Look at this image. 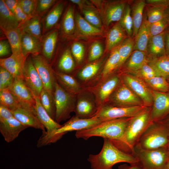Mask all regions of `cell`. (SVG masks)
<instances>
[{
    "mask_svg": "<svg viewBox=\"0 0 169 169\" xmlns=\"http://www.w3.org/2000/svg\"><path fill=\"white\" fill-rule=\"evenodd\" d=\"M18 28L22 33H26L41 39L43 36L42 18L36 15L20 24Z\"/></svg>",
    "mask_w": 169,
    "mask_h": 169,
    "instance_id": "484cf974",
    "label": "cell"
},
{
    "mask_svg": "<svg viewBox=\"0 0 169 169\" xmlns=\"http://www.w3.org/2000/svg\"><path fill=\"white\" fill-rule=\"evenodd\" d=\"M8 89L22 106L34 109L36 101L34 95L23 79L15 78Z\"/></svg>",
    "mask_w": 169,
    "mask_h": 169,
    "instance_id": "7c38bea8",
    "label": "cell"
},
{
    "mask_svg": "<svg viewBox=\"0 0 169 169\" xmlns=\"http://www.w3.org/2000/svg\"><path fill=\"white\" fill-rule=\"evenodd\" d=\"M21 49L23 56L27 58L30 55H37L41 54V39L26 33H22Z\"/></svg>",
    "mask_w": 169,
    "mask_h": 169,
    "instance_id": "603a6c76",
    "label": "cell"
},
{
    "mask_svg": "<svg viewBox=\"0 0 169 169\" xmlns=\"http://www.w3.org/2000/svg\"><path fill=\"white\" fill-rule=\"evenodd\" d=\"M14 14L18 21L19 25L24 23L31 18L28 16L23 11L18 5L15 9Z\"/></svg>",
    "mask_w": 169,
    "mask_h": 169,
    "instance_id": "9f6ffc18",
    "label": "cell"
},
{
    "mask_svg": "<svg viewBox=\"0 0 169 169\" xmlns=\"http://www.w3.org/2000/svg\"><path fill=\"white\" fill-rule=\"evenodd\" d=\"M164 18L166 21L169 27V5L165 9L164 15Z\"/></svg>",
    "mask_w": 169,
    "mask_h": 169,
    "instance_id": "be15d7a7",
    "label": "cell"
},
{
    "mask_svg": "<svg viewBox=\"0 0 169 169\" xmlns=\"http://www.w3.org/2000/svg\"><path fill=\"white\" fill-rule=\"evenodd\" d=\"M0 105L11 111L21 106L8 88L0 90Z\"/></svg>",
    "mask_w": 169,
    "mask_h": 169,
    "instance_id": "60d3db41",
    "label": "cell"
},
{
    "mask_svg": "<svg viewBox=\"0 0 169 169\" xmlns=\"http://www.w3.org/2000/svg\"><path fill=\"white\" fill-rule=\"evenodd\" d=\"M103 139V146L100 152L90 154L87 158L91 169H113L115 164L122 162L130 164L138 163V159L132 154L120 150L110 140Z\"/></svg>",
    "mask_w": 169,
    "mask_h": 169,
    "instance_id": "6da1fadb",
    "label": "cell"
},
{
    "mask_svg": "<svg viewBox=\"0 0 169 169\" xmlns=\"http://www.w3.org/2000/svg\"><path fill=\"white\" fill-rule=\"evenodd\" d=\"M71 94L56 81L53 96L56 108L55 120L59 123L69 118L70 113L75 110Z\"/></svg>",
    "mask_w": 169,
    "mask_h": 169,
    "instance_id": "8992f818",
    "label": "cell"
},
{
    "mask_svg": "<svg viewBox=\"0 0 169 169\" xmlns=\"http://www.w3.org/2000/svg\"><path fill=\"white\" fill-rule=\"evenodd\" d=\"M70 48H67L61 55L58 63V67L61 72L69 73L74 67V63Z\"/></svg>",
    "mask_w": 169,
    "mask_h": 169,
    "instance_id": "74e56055",
    "label": "cell"
},
{
    "mask_svg": "<svg viewBox=\"0 0 169 169\" xmlns=\"http://www.w3.org/2000/svg\"><path fill=\"white\" fill-rule=\"evenodd\" d=\"M118 169H141L139 164H127L121 165L118 166Z\"/></svg>",
    "mask_w": 169,
    "mask_h": 169,
    "instance_id": "94428289",
    "label": "cell"
},
{
    "mask_svg": "<svg viewBox=\"0 0 169 169\" xmlns=\"http://www.w3.org/2000/svg\"><path fill=\"white\" fill-rule=\"evenodd\" d=\"M128 37L119 22H117L108 31L106 39V48L111 50Z\"/></svg>",
    "mask_w": 169,
    "mask_h": 169,
    "instance_id": "4316f807",
    "label": "cell"
},
{
    "mask_svg": "<svg viewBox=\"0 0 169 169\" xmlns=\"http://www.w3.org/2000/svg\"><path fill=\"white\" fill-rule=\"evenodd\" d=\"M151 109V107H148L138 114L131 117L122 138L119 141H111L112 143L121 151L132 154L142 135L152 122Z\"/></svg>",
    "mask_w": 169,
    "mask_h": 169,
    "instance_id": "7a4b0ae2",
    "label": "cell"
},
{
    "mask_svg": "<svg viewBox=\"0 0 169 169\" xmlns=\"http://www.w3.org/2000/svg\"><path fill=\"white\" fill-rule=\"evenodd\" d=\"M64 6L63 2L58 1L42 18L43 35L54 29L62 14Z\"/></svg>",
    "mask_w": 169,
    "mask_h": 169,
    "instance_id": "44dd1931",
    "label": "cell"
},
{
    "mask_svg": "<svg viewBox=\"0 0 169 169\" xmlns=\"http://www.w3.org/2000/svg\"><path fill=\"white\" fill-rule=\"evenodd\" d=\"M12 52L10 44L6 39H1L0 41V57H3L10 56Z\"/></svg>",
    "mask_w": 169,
    "mask_h": 169,
    "instance_id": "11a10c76",
    "label": "cell"
},
{
    "mask_svg": "<svg viewBox=\"0 0 169 169\" xmlns=\"http://www.w3.org/2000/svg\"><path fill=\"white\" fill-rule=\"evenodd\" d=\"M144 81L153 90L161 92L169 91V83L167 79L164 77L156 76Z\"/></svg>",
    "mask_w": 169,
    "mask_h": 169,
    "instance_id": "b9f144b4",
    "label": "cell"
},
{
    "mask_svg": "<svg viewBox=\"0 0 169 169\" xmlns=\"http://www.w3.org/2000/svg\"><path fill=\"white\" fill-rule=\"evenodd\" d=\"M147 60L146 53L138 50L133 51L123 64L125 71L135 74Z\"/></svg>",
    "mask_w": 169,
    "mask_h": 169,
    "instance_id": "f1b7e54d",
    "label": "cell"
},
{
    "mask_svg": "<svg viewBox=\"0 0 169 169\" xmlns=\"http://www.w3.org/2000/svg\"><path fill=\"white\" fill-rule=\"evenodd\" d=\"M14 117L12 111L7 107L0 105V120Z\"/></svg>",
    "mask_w": 169,
    "mask_h": 169,
    "instance_id": "6f0895ef",
    "label": "cell"
},
{
    "mask_svg": "<svg viewBox=\"0 0 169 169\" xmlns=\"http://www.w3.org/2000/svg\"><path fill=\"white\" fill-rule=\"evenodd\" d=\"M148 64L153 69L157 76L169 79V55L147 59Z\"/></svg>",
    "mask_w": 169,
    "mask_h": 169,
    "instance_id": "4dcf8cb0",
    "label": "cell"
},
{
    "mask_svg": "<svg viewBox=\"0 0 169 169\" xmlns=\"http://www.w3.org/2000/svg\"><path fill=\"white\" fill-rule=\"evenodd\" d=\"M132 154L138 159L141 169H165L169 161V146L146 150L137 144Z\"/></svg>",
    "mask_w": 169,
    "mask_h": 169,
    "instance_id": "277c9868",
    "label": "cell"
},
{
    "mask_svg": "<svg viewBox=\"0 0 169 169\" xmlns=\"http://www.w3.org/2000/svg\"><path fill=\"white\" fill-rule=\"evenodd\" d=\"M167 81H168V83H169V79H167Z\"/></svg>",
    "mask_w": 169,
    "mask_h": 169,
    "instance_id": "003e7915",
    "label": "cell"
},
{
    "mask_svg": "<svg viewBox=\"0 0 169 169\" xmlns=\"http://www.w3.org/2000/svg\"><path fill=\"white\" fill-rule=\"evenodd\" d=\"M26 59L12 54L9 57L0 58V65L10 73L15 78L23 79V68Z\"/></svg>",
    "mask_w": 169,
    "mask_h": 169,
    "instance_id": "7402d4cb",
    "label": "cell"
},
{
    "mask_svg": "<svg viewBox=\"0 0 169 169\" xmlns=\"http://www.w3.org/2000/svg\"><path fill=\"white\" fill-rule=\"evenodd\" d=\"M39 98L43 107L51 118L55 120L56 108L54 96L43 89Z\"/></svg>",
    "mask_w": 169,
    "mask_h": 169,
    "instance_id": "f35d334b",
    "label": "cell"
},
{
    "mask_svg": "<svg viewBox=\"0 0 169 169\" xmlns=\"http://www.w3.org/2000/svg\"><path fill=\"white\" fill-rule=\"evenodd\" d=\"M152 91L153 103L151 109V121H161L169 115V91L161 92L152 90Z\"/></svg>",
    "mask_w": 169,
    "mask_h": 169,
    "instance_id": "4fadbf2b",
    "label": "cell"
},
{
    "mask_svg": "<svg viewBox=\"0 0 169 169\" xmlns=\"http://www.w3.org/2000/svg\"><path fill=\"white\" fill-rule=\"evenodd\" d=\"M135 75L144 81L157 76L153 69L147 63V60Z\"/></svg>",
    "mask_w": 169,
    "mask_h": 169,
    "instance_id": "f907efd6",
    "label": "cell"
},
{
    "mask_svg": "<svg viewBox=\"0 0 169 169\" xmlns=\"http://www.w3.org/2000/svg\"><path fill=\"white\" fill-rule=\"evenodd\" d=\"M14 117L22 124L29 127L42 130L45 132V128L41 123L34 109L26 108L21 105L12 111Z\"/></svg>",
    "mask_w": 169,
    "mask_h": 169,
    "instance_id": "ac0fdd59",
    "label": "cell"
},
{
    "mask_svg": "<svg viewBox=\"0 0 169 169\" xmlns=\"http://www.w3.org/2000/svg\"><path fill=\"white\" fill-rule=\"evenodd\" d=\"M113 99L117 106H118L145 105L141 100L125 83L122 84L116 90Z\"/></svg>",
    "mask_w": 169,
    "mask_h": 169,
    "instance_id": "2e32d148",
    "label": "cell"
},
{
    "mask_svg": "<svg viewBox=\"0 0 169 169\" xmlns=\"http://www.w3.org/2000/svg\"><path fill=\"white\" fill-rule=\"evenodd\" d=\"M75 23L74 8L69 5L65 11L61 23V30L63 36L68 37L74 33Z\"/></svg>",
    "mask_w": 169,
    "mask_h": 169,
    "instance_id": "1f68e13d",
    "label": "cell"
},
{
    "mask_svg": "<svg viewBox=\"0 0 169 169\" xmlns=\"http://www.w3.org/2000/svg\"><path fill=\"white\" fill-rule=\"evenodd\" d=\"M165 31L162 33L150 37L146 50L147 59L158 57L166 55L165 43Z\"/></svg>",
    "mask_w": 169,
    "mask_h": 169,
    "instance_id": "cb8c5ba5",
    "label": "cell"
},
{
    "mask_svg": "<svg viewBox=\"0 0 169 169\" xmlns=\"http://www.w3.org/2000/svg\"><path fill=\"white\" fill-rule=\"evenodd\" d=\"M125 84L142 101L145 105L151 107L153 103L152 90L145 81L140 78L125 74L123 77Z\"/></svg>",
    "mask_w": 169,
    "mask_h": 169,
    "instance_id": "8fae6325",
    "label": "cell"
},
{
    "mask_svg": "<svg viewBox=\"0 0 169 169\" xmlns=\"http://www.w3.org/2000/svg\"><path fill=\"white\" fill-rule=\"evenodd\" d=\"M147 107L144 105L131 107L105 105L97 109L93 117H97L102 121L131 118L138 114Z\"/></svg>",
    "mask_w": 169,
    "mask_h": 169,
    "instance_id": "52a82bcc",
    "label": "cell"
},
{
    "mask_svg": "<svg viewBox=\"0 0 169 169\" xmlns=\"http://www.w3.org/2000/svg\"><path fill=\"white\" fill-rule=\"evenodd\" d=\"M165 43L166 54L169 55V27L165 31Z\"/></svg>",
    "mask_w": 169,
    "mask_h": 169,
    "instance_id": "91938a15",
    "label": "cell"
},
{
    "mask_svg": "<svg viewBox=\"0 0 169 169\" xmlns=\"http://www.w3.org/2000/svg\"><path fill=\"white\" fill-rule=\"evenodd\" d=\"M15 79L8 71L0 66V90L8 88L13 82Z\"/></svg>",
    "mask_w": 169,
    "mask_h": 169,
    "instance_id": "c3c4849f",
    "label": "cell"
},
{
    "mask_svg": "<svg viewBox=\"0 0 169 169\" xmlns=\"http://www.w3.org/2000/svg\"><path fill=\"white\" fill-rule=\"evenodd\" d=\"M23 79L33 94L39 97L43 85L40 76L32 62L30 55L26 59L24 66Z\"/></svg>",
    "mask_w": 169,
    "mask_h": 169,
    "instance_id": "5bb4252c",
    "label": "cell"
},
{
    "mask_svg": "<svg viewBox=\"0 0 169 169\" xmlns=\"http://www.w3.org/2000/svg\"><path fill=\"white\" fill-rule=\"evenodd\" d=\"M2 31L10 44L12 54L25 58L21 51V39L22 33L18 28L14 29Z\"/></svg>",
    "mask_w": 169,
    "mask_h": 169,
    "instance_id": "d6a6232c",
    "label": "cell"
},
{
    "mask_svg": "<svg viewBox=\"0 0 169 169\" xmlns=\"http://www.w3.org/2000/svg\"><path fill=\"white\" fill-rule=\"evenodd\" d=\"M30 55L33 64L42 80L43 89L53 95L56 81L54 72L50 64L41 54Z\"/></svg>",
    "mask_w": 169,
    "mask_h": 169,
    "instance_id": "30bf717a",
    "label": "cell"
},
{
    "mask_svg": "<svg viewBox=\"0 0 169 169\" xmlns=\"http://www.w3.org/2000/svg\"><path fill=\"white\" fill-rule=\"evenodd\" d=\"M38 0H18V5L29 17L37 15Z\"/></svg>",
    "mask_w": 169,
    "mask_h": 169,
    "instance_id": "bcb514c9",
    "label": "cell"
},
{
    "mask_svg": "<svg viewBox=\"0 0 169 169\" xmlns=\"http://www.w3.org/2000/svg\"><path fill=\"white\" fill-rule=\"evenodd\" d=\"M72 55L79 63H81L83 59L84 54V47L80 43L74 42L71 46L70 48Z\"/></svg>",
    "mask_w": 169,
    "mask_h": 169,
    "instance_id": "f5cc1de1",
    "label": "cell"
},
{
    "mask_svg": "<svg viewBox=\"0 0 169 169\" xmlns=\"http://www.w3.org/2000/svg\"><path fill=\"white\" fill-rule=\"evenodd\" d=\"M165 169H169V161L167 163Z\"/></svg>",
    "mask_w": 169,
    "mask_h": 169,
    "instance_id": "03108f58",
    "label": "cell"
},
{
    "mask_svg": "<svg viewBox=\"0 0 169 169\" xmlns=\"http://www.w3.org/2000/svg\"><path fill=\"white\" fill-rule=\"evenodd\" d=\"M8 8L13 14L18 5V0H3Z\"/></svg>",
    "mask_w": 169,
    "mask_h": 169,
    "instance_id": "680465c9",
    "label": "cell"
},
{
    "mask_svg": "<svg viewBox=\"0 0 169 169\" xmlns=\"http://www.w3.org/2000/svg\"><path fill=\"white\" fill-rule=\"evenodd\" d=\"M70 1L72 3L77 4L82 10L85 8V7L86 6L85 4L88 3L85 0H71Z\"/></svg>",
    "mask_w": 169,
    "mask_h": 169,
    "instance_id": "6125c7cd",
    "label": "cell"
},
{
    "mask_svg": "<svg viewBox=\"0 0 169 169\" xmlns=\"http://www.w3.org/2000/svg\"><path fill=\"white\" fill-rule=\"evenodd\" d=\"M129 1H110L106 3L102 14L103 22L106 26H108L113 22L120 21Z\"/></svg>",
    "mask_w": 169,
    "mask_h": 169,
    "instance_id": "9a60e30c",
    "label": "cell"
},
{
    "mask_svg": "<svg viewBox=\"0 0 169 169\" xmlns=\"http://www.w3.org/2000/svg\"><path fill=\"white\" fill-rule=\"evenodd\" d=\"M146 150L156 149L169 146V128L162 122H152L137 144Z\"/></svg>",
    "mask_w": 169,
    "mask_h": 169,
    "instance_id": "5b68a950",
    "label": "cell"
},
{
    "mask_svg": "<svg viewBox=\"0 0 169 169\" xmlns=\"http://www.w3.org/2000/svg\"><path fill=\"white\" fill-rule=\"evenodd\" d=\"M160 121L162 122L169 128V115Z\"/></svg>",
    "mask_w": 169,
    "mask_h": 169,
    "instance_id": "e7e4bbea",
    "label": "cell"
},
{
    "mask_svg": "<svg viewBox=\"0 0 169 169\" xmlns=\"http://www.w3.org/2000/svg\"><path fill=\"white\" fill-rule=\"evenodd\" d=\"M103 52V46L100 43L95 42L91 45L89 56V60L92 62L98 59Z\"/></svg>",
    "mask_w": 169,
    "mask_h": 169,
    "instance_id": "db71d44e",
    "label": "cell"
},
{
    "mask_svg": "<svg viewBox=\"0 0 169 169\" xmlns=\"http://www.w3.org/2000/svg\"><path fill=\"white\" fill-rule=\"evenodd\" d=\"M84 18L90 23L100 29L102 27L101 19L97 12L90 9H83L82 10Z\"/></svg>",
    "mask_w": 169,
    "mask_h": 169,
    "instance_id": "7dc6e473",
    "label": "cell"
},
{
    "mask_svg": "<svg viewBox=\"0 0 169 169\" xmlns=\"http://www.w3.org/2000/svg\"><path fill=\"white\" fill-rule=\"evenodd\" d=\"M111 50L102 71V75L104 77L110 74L115 69L118 68L120 62V57L118 46Z\"/></svg>",
    "mask_w": 169,
    "mask_h": 169,
    "instance_id": "ab89813d",
    "label": "cell"
},
{
    "mask_svg": "<svg viewBox=\"0 0 169 169\" xmlns=\"http://www.w3.org/2000/svg\"><path fill=\"white\" fill-rule=\"evenodd\" d=\"M101 64L100 62H94L87 64L79 73V77L84 80L89 79L97 73Z\"/></svg>",
    "mask_w": 169,
    "mask_h": 169,
    "instance_id": "f6af8a7d",
    "label": "cell"
},
{
    "mask_svg": "<svg viewBox=\"0 0 169 169\" xmlns=\"http://www.w3.org/2000/svg\"><path fill=\"white\" fill-rule=\"evenodd\" d=\"M130 1L127 4L119 23L128 37H133V22L131 14Z\"/></svg>",
    "mask_w": 169,
    "mask_h": 169,
    "instance_id": "7bdbcfd3",
    "label": "cell"
},
{
    "mask_svg": "<svg viewBox=\"0 0 169 169\" xmlns=\"http://www.w3.org/2000/svg\"><path fill=\"white\" fill-rule=\"evenodd\" d=\"M131 118L103 121L90 128L76 131L75 136L77 138L85 140L91 137L99 136L111 142L119 141L123 137Z\"/></svg>",
    "mask_w": 169,
    "mask_h": 169,
    "instance_id": "3957f363",
    "label": "cell"
},
{
    "mask_svg": "<svg viewBox=\"0 0 169 169\" xmlns=\"http://www.w3.org/2000/svg\"><path fill=\"white\" fill-rule=\"evenodd\" d=\"M134 38L128 37L118 46L120 61L118 68L122 66L133 51Z\"/></svg>",
    "mask_w": 169,
    "mask_h": 169,
    "instance_id": "8d00e7d4",
    "label": "cell"
},
{
    "mask_svg": "<svg viewBox=\"0 0 169 169\" xmlns=\"http://www.w3.org/2000/svg\"><path fill=\"white\" fill-rule=\"evenodd\" d=\"M102 121L99 118L95 116L89 118H81L74 116L54 132L48 144L56 142L69 132L88 129Z\"/></svg>",
    "mask_w": 169,
    "mask_h": 169,
    "instance_id": "9c48e42d",
    "label": "cell"
},
{
    "mask_svg": "<svg viewBox=\"0 0 169 169\" xmlns=\"http://www.w3.org/2000/svg\"><path fill=\"white\" fill-rule=\"evenodd\" d=\"M34 96L36 101L34 108L36 114L41 123L46 129V131L43 132L37 142V146L40 147L48 144L54 132L62 125L51 118L42 105L39 97Z\"/></svg>",
    "mask_w": 169,
    "mask_h": 169,
    "instance_id": "ba28073f",
    "label": "cell"
},
{
    "mask_svg": "<svg viewBox=\"0 0 169 169\" xmlns=\"http://www.w3.org/2000/svg\"><path fill=\"white\" fill-rule=\"evenodd\" d=\"M54 74L59 84L69 93L72 94L79 90V84L72 76L61 72H54Z\"/></svg>",
    "mask_w": 169,
    "mask_h": 169,
    "instance_id": "836d02e7",
    "label": "cell"
},
{
    "mask_svg": "<svg viewBox=\"0 0 169 169\" xmlns=\"http://www.w3.org/2000/svg\"><path fill=\"white\" fill-rule=\"evenodd\" d=\"M57 2L55 0H38L37 15L42 18Z\"/></svg>",
    "mask_w": 169,
    "mask_h": 169,
    "instance_id": "681fc988",
    "label": "cell"
},
{
    "mask_svg": "<svg viewBox=\"0 0 169 169\" xmlns=\"http://www.w3.org/2000/svg\"><path fill=\"white\" fill-rule=\"evenodd\" d=\"M168 27L164 18L152 23L149 24V29L151 37L159 34Z\"/></svg>",
    "mask_w": 169,
    "mask_h": 169,
    "instance_id": "816d5d0a",
    "label": "cell"
},
{
    "mask_svg": "<svg viewBox=\"0 0 169 169\" xmlns=\"http://www.w3.org/2000/svg\"><path fill=\"white\" fill-rule=\"evenodd\" d=\"M58 35V30L54 29L43 35L41 38V54L50 64L54 55Z\"/></svg>",
    "mask_w": 169,
    "mask_h": 169,
    "instance_id": "ffe728a7",
    "label": "cell"
},
{
    "mask_svg": "<svg viewBox=\"0 0 169 169\" xmlns=\"http://www.w3.org/2000/svg\"><path fill=\"white\" fill-rule=\"evenodd\" d=\"M75 110L76 116L81 118L92 117L97 111L93 104L85 99H81L79 101Z\"/></svg>",
    "mask_w": 169,
    "mask_h": 169,
    "instance_id": "d590c367",
    "label": "cell"
},
{
    "mask_svg": "<svg viewBox=\"0 0 169 169\" xmlns=\"http://www.w3.org/2000/svg\"><path fill=\"white\" fill-rule=\"evenodd\" d=\"M149 26L146 15L144 13L142 24L134 38L133 50H138L146 53L147 44L151 37Z\"/></svg>",
    "mask_w": 169,
    "mask_h": 169,
    "instance_id": "83f0119b",
    "label": "cell"
},
{
    "mask_svg": "<svg viewBox=\"0 0 169 169\" xmlns=\"http://www.w3.org/2000/svg\"><path fill=\"white\" fill-rule=\"evenodd\" d=\"M130 4L133 22V37L135 38L143 21L146 0H130Z\"/></svg>",
    "mask_w": 169,
    "mask_h": 169,
    "instance_id": "d4e9b609",
    "label": "cell"
},
{
    "mask_svg": "<svg viewBox=\"0 0 169 169\" xmlns=\"http://www.w3.org/2000/svg\"><path fill=\"white\" fill-rule=\"evenodd\" d=\"M169 5V0H146L145 14L149 24L164 18L165 10Z\"/></svg>",
    "mask_w": 169,
    "mask_h": 169,
    "instance_id": "d6986e66",
    "label": "cell"
},
{
    "mask_svg": "<svg viewBox=\"0 0 169 169\" xmlns=\"http://www.w3.org/2000/svg\"><path fill=\"white\" fill-rule=\"evenodd\" d=\"M19 23L14 15L5 5L3 0H0V27L1 30L17 28Z\"/></svg>",
    "mask_w": 169,
    "mask_h": 169,
    "instance_id": "f546056e",
    "label": "cell"
},
{
    "mask_svg": "<svg viewBox=\"0 0 169 169\" xmlns=\"http://www.w3.org/2000/svg\"><path fill=\"white\" fill-rule=\"evenodd\" d=\"M119 79L115 76L106 81L100 87L99 95L101 100L104 101L114 91L118 85Z\"/></svg>",
    "mask_w": 169,
    "mask_h": 169,
    "instance_id": "ee69618b",
    "label": "cell"
},
{
    "mask_svg": "<svg viewBox=\"0 0 169 169\" xmlns=\"http://www.w3.org/2000/svg\"><path fill=\"white\" fill-rule=\"evenodd\" d=\"M29 127L14 117L0 120V132L7 142L14 141L21 131Z\"/></svg>",
    "mask_w": 169,
    "mask_h": 169,
    "instance_id": "e0dca14e",
    "label": "cell"
},
{
    "mask_svg": "<svg viewBox=\"0 0 169 169\" xmlns=\"http://www.w3.org/2000/svg\"><path fill=\"white\" fill-rule=\"evenodd\" d=\"M75 23L78 30L82 34L86 36L99 34L101 30L93 25L83 18L79 13L75 16Z\"/></svg>",
    "mask_w": 169,
    "mask_h": 169,
    "instance_id": "e575fe53",
    "label": "cell"
}]
</instances>
